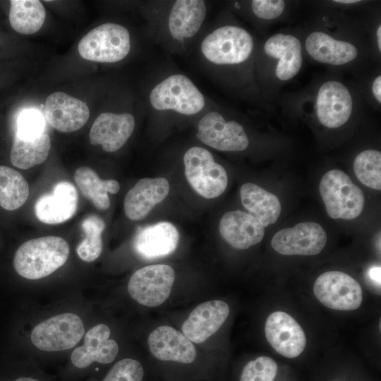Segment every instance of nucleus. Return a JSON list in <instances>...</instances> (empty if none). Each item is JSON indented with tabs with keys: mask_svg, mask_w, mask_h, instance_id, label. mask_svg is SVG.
<instances>
[{
	"mask_svg": "<svg viewBox=\"0 0 381 381\" xmlns=\"http://www.w3.org/2000/svg\"><path fill=\"white\" fill-rule=\"evenodd\" d=\"M369 276L372 281L377 285L380 286V267H375L370 270Z\"/></svg>",
	"mask_w": 381,
	"mask_h": 381,
	"instance_id": "4c0bfd02",
	"label": "nucleus"
},
{
	"mask_svg": "<svg viewBox=\"0 0 381 381\" xmlns=\"http://www.w3.org/2000/svg\"><path fill=\"white\" fill-rule=\"evenodd\" d=\"M306 49L317 61L332 65H342L357 56V49L352 44L335 40L322 32L310 33L306 40Z\"/></svg>",
	"mask_w": 381,
	"mask_h": 381,
	"instance_id": "393cba45",
	"label": "nucleus"
},
{
	"mask_svg": "<svg viewBox=\"0 0 381 381\" xmlns=\"http://www.w3.org/2000/svg\"><path fill=\"white\" fill-rule=\"evenodd\" d=\"M264 51L279 59L275 73L281 80L294 78L302 65L301 45L298 38L291 35L276 34L265 44Z\"/></svg>",
	"mask_w": 381,
	"mask_h": 381,
	"instance_id": "b1692460",
	"label": "nucleus"
},
{
	"mask_svg": "<svg viewBox=\"0 0 381 381\" xmlns=\"http://www.w3.org/2000/svg\"><path fill=\"white\" fill-rule=\"evenodd\" d=\"M179 233L168 222H161L141 229L136 234L133 247L142 258L152 260L170 255L176 249Z\"/></svg>",
	"mask_w": 381,
	"mask_h": 381,
	"instance_id": "4be33fe9",
	"label": "nucleus"
},
{
	"mask_svg": "<svg viewBox=\"0 0 381 381\" xmlns=\"http://www.w3.org/2000/svg\"><path fill=\"white\" fill-rule=\"evenodd\" d=\"M372 90H373L374 97H375L377 101L379 103H380L381 102V76L380 75L377 76L375 79L373 83Z\"/></svg>",
	"mask_w": 381,
	"mask_h": 381,
	"instance_id": "e433bc0d",
	"label": "nucleus"
},
{
	"mask_svg": "<svg viewBox=\"0 0 381 381\" xmlns=\"http://www.w3.org/2000/svg\"><path fill=\"white\" fill-rule=\"evenodd\" d=\"M50 148V138L45 133L32 139L15 135L10 153L11 164L21 169L42 164L47 158Z\"/></svg>",
	"mask_w": 381,
	"mask_h": 381,
	"instance_id": "cd10ccee",
	"label": "nucleus"
},
{
	"mask_svg": "<svg viewBox=\"0 0 381 381\" xmlns=\"http://www.w3.org/2000/svg\"><path fill=\"white\" fill-rule=\"evenodd\" d=\"M85 332L80 318L72 313L51 317L37 325L30 339L32 344L44 351H60L74 347Z\"/></svg>",
	"mask_w": 381,
	"mask_h": 381,
	"instance_id": "0eeeda50",
	"label": "nucleus"
},
{
	"mask_svg": "<svg viewBox=\"0 0 381 381\" xmlns=\"http://www.w3.org/2000/svg\"><path fill=\"white\" fill-rule=\"evenodd\" d=\"M377 46L379 50L381 51V26L380 25L377 30Z\"/></svg>",
	"mask_w": 381,
	"mask_h": 381,
	"instance_id": "58836bf2",
	"label": "nucleus"
},
{
	"mask_svg": "<svg viewBox=\"0 0 381 381\" xmlns=\"http://www.w3.org/2000/svg\"><path fill=\"white\" fill-rule=\"evenodd\" d=\"M277 372V365L271 358L260 356L246 363L239 381H273Z\"/></svg>",
	"mask_w": 381,
	"mask_h": 381,
	"instance_id": "473e14b6",
	"label": "nucleus"
},
{
	"mask_svg": "<svg viewBox=\"0 0 381 381\" xmlns=\"http://www.w3.org/2000/svg\"><path fill=\"white\" fill-rule=\"evenodd\" d=\"M327 241V234L319 224L306 222L277 231L271 246L284 255H315L322 250Z\"/></svg>",
	"mask_w": 381,
	"mask_h": 381,
	"instance_id": "9d476101",
	"label": "nucleus"
},
{
	"mask_svg": "<svg viewBox=\"0 0 381 381\" xmlns=\"http://www.w3.org/2000/svg\"><path fill=\"white\" fill-rule=\"evenodd\" d=\"M150 102L157 110H171L184 115L196 114L205 104L202 92L182 74L171 75L155 85L150 92Z\"/></svg>",
	"mask_w": 381,
	"mask_h": 381,
	"instance_id": "7ed1b4c3",
	"label": "nucleus"
},
{
	"mask_svg": "<svg viewBox=\"0 0 381 381\" xmlns=\"http://www.w3.org/2000/svg\"><path fill=\"white\" fill-rule=\"evenodd\" d=\"M230 313L229 305L220 300L199 304L183 322L182 333L193 343L201 344L224 323Z\"/></svg>",
	"mask_w": 381,
	"mask_h": 381,
	"instance_id": "dca6fc26",
	"label": "nucleus"
},
{
	"mask_svg": "<svg viewBox=\"0 0 381 381\" xmlns=\"http://www.w3.org/2000/svg\"><path fill=\"white\" fill-rule=\"evenodd\" d=\"M70 248L59 236H47L29 240L16 250L13 266L21 277L31 280L45 277L66 262Z\"/></svg>",
	"mask_w": 381,
	"mask_h": 381,
	"instance_id": "f257e3e1",
	"label": "nucleus"
},
{
	"mask_svg": "<svg viewBox=\"0 0 381 381\" xmlns=\"http://www.w3.org/2000/svg\"><path fill=\"white\" fill-rule=\"evenodd\" d=\"M16 126L15 135L22 139H32L44 133V119L36 109H29L21 111L17 119Z\"/></svg>",
	"mask_w": 381,
	"mask_h": 381,
	"instance_id": "f704fd0d",
	"label": "nucleus"
},
{
	"mask_svg": "<svg viewBox=\"0 0 381 381\" xmlns=\"http://www.w3.org/2000/svg\"><path fill=\"white\" fill-rule=\"evenodd\" d=\"M145 371L138 360L126 358L117 361L102 381H143Z\"/></svg>",
	"mask_w": 381,
	"mask_h": 381,
	"instance_id": "72a5a7b5",
	"label": "nucleus"
},
{
	"mask_svg": "<svg viewBox=\"0 0 381 381\" xmlns=\"http://www.w3.org/2000/svg\"><path fill=\"white\" fill-rule=\"evenodd\" d=\"M29 195V186L18 171L0 166V206L9 211L20 207Z\"/></svg>",
	"mask_w": 381,
	"mask_h": 381,
	"instance_id": "c756f323",
	"label": "nucleus"
},
{
	"mask_svg": "<svg viewBox=\"0 0 381 381\" xmlns=\"http://www.w3.org/2000/svg\"><path fill=\"white\" fill-rule=\"evenodd\" d=\"M81 226L85 238L78 246L76 252L81 260L92 262L99 258L102 251V234L105 223L99 216L91 214L83 219Z\"/></svg>",
	"mask_w": 381,
	"mask_h": 381,
	"instance_id": "7c9ffc66",
	"label": "nucleus"
},
{
	"mask_svg": "<svg viewBox=\"0 0 381 381\" xmlns=\"http://www.w3.org/2000/svg\"><path fill=\"white\" fill-rule=\"evenodd\" d=\"M149 349L157 360L183 366H190L196 361L193 343L175 328L162 325L153 329L147 338Z\"/></svg>",
	"mask_w": 381,
	"mask_h": 381,
	"instance_id": "f8f14e48",
	"label": "nucleus"
},
{
	"mask_svg": "<svg viewBox=\"0 0 381 381\" xmlns=\"http://www.w3.org/2000/svg\"><path fill=\"white\" fill-rule=\"evenodd\" d=\"M9 22L16 32L23 35L37 32L42 26L46 11L38 0H11Z\"/></svg>",
	"mask_w": 381,
	"mask_h": 381,
	"instance_id": "c85d7f7f",
	"label": "nucleus"
},
{
	"mask_svg": "<svg viewBox=\"0 0 381 381\" xmlns=\"http://www.w3.org/2000/svg\"><path fill=\"white\" fill-rule=\"evenodd\" d=\"M196 136L219 151H243L249 144L243 126L235 121H226L217 111H210L200 120Z\"/></svg>",
	"mask_w": 381,
	"mask_h": 381,
	"instance_id": "9b49d317",
	"label": "nucleus"
},
{
	"mask_svg": "<svg viewBox=\"0 0 381 381\" xmlns=\"http://www.w3.org/2000/svg\"><path fill=\"white\" fill-rule=\"evenodd\" d=\"M219 230L229 245L239 250L260 243L265 235L262 224L254 216L241 210L225 213L220 219Z\"/></svg>",
	"mask_w": 381,
	"mask_h": 381,
	"instance_id": "aec40b11",
	"label": "nucleus"
},
{
	"mask_svg": "<svg viewBox=\"0 0 381 381\" xmlns=\"http://www.w3.org/2000/svg\"><path fill=\"white\" fill-rule=\"evenodd\" d=\"M175 280L174 269L164 264L151 265L136 270L128 283L131 297L139 304L157 307L169 297Z\"/></svg>",
	"mask_w": 381,
	"mask_h": 381,
	"instance_id": "6e6552de",
	"label": "nucleus"
},
{
	"mask_svg": "<svg viewBox=\"0 0 381 381\" xmlns=\"http://www.w3.org/2000/svg\"><path fill=\"white\" fill-rule=\"evenodd\" d=\"M334 1L340 3V4H355V3L359 2L360 1L358 0H337Z\"/></svg>",
	"mask_w": 381,
	"mask_h": 381,
	"instance_id": "a19ab883",
	"label": "nucleus"
},
{
	"mask_svg": "<svg viewBox=\"0 0 381 381\" xmlns=\"http://www.w3.org/2000/svg\"><path fill=\"white\" fill-rule=\"evenodd\" d=\"M78 193L70 182L56 183L50 193L40 196L35 205L37 218L45 224H56L71 219L77 210Z\"/></svg>",
	"mask_w": 381,
	"mask_h": 381,
	"instance_id": "6ab92c4d",
	"label": "nucleus"
},
{
	"mask_svg": "<svg viewBox=\"0 0 381 381\" xmlns=\"http://www.w3.org/2000/svg\"><path fill=\"white\" fill-rule=\"evenodd\" d=\"M353 107L352 97L341 83L329 80L319 89L316 112L320 122L327 128H339L350 118Z\"/></svg>",
	"mask_w": 381,
	"mask_h": 381,
	"instance_id": "2eb2a0df",
	"label": "nucleus"
},
{
	"mask_svg": "<svg viewBox=\"0 0 381 381\" xmlns=\"http://www.w3.org/2000/svg\"><path fill=\"white\" fill-rule=\"evenodd\" d=\"M353 171L358 179L365 186L381 189V153L366 150L359 153L353 162Z\"/></svg>",
	"mask_w": 381,
	"mask_h": 381,
	"instance_id": "2f4dec72",
	"label": "nucleus"
},
{
	"mask_svg": "<svg viewBox=\"0 0 381 381\" xmlns=\"http://www.w3.org/2000/svg\"><path fill=\"white\" fill-rule=\"evenodd\" d=\"M169 192L168 181L163 177L139 180L127 193L124 212L133 221L145 218L152 208L164 200Z\"/></svg>",
	"mask_w": 381,
	"mask_h": 381,
	"instance_id": "412c9836",
	"label": "nucleus"
},
{
	"mask_svg": "<svg viewBox=\"0 0 381 381\" xmlns=\"http://www.w3.org/2000/svg\"><path fill=\"white\" fill-rule=\"evenodd\" d=\"M205 58L219 65L238 64L246 61L253 49V39L245 29L233 25L220 27L202 40Z\"/></svg>",
	"mask_w": 381,
	"mask_h": 381,
	"instance_id": "423d86ee",
	"label": "nucleus"
},
{
	"mask_svg": "<svg viewBox=\"0 0 381 381\" xmlns=\"http://www.w3.org/2000/svg\"><path fill=\"white\" fill-rule=\"evenodd\" d=\"M206 13L207 7L204 1H176L168 18L170 35L180 42L193 37L200 29Z\"/></svg>",
	"mask_w": 381,
	"mask_h": 381,
	"instance_id": "5701e85b",
	"label": "nucleus"
},
{
	"mask_svg": "<svg viewBox=\"0 0 381 381\" xmlns=\"http://www.w3.org/2000/svg\"><path fill=\"white\" fill-rule=\"evenodd\" d=\"M128 30L121 25H100L85 35L78 49L85 59L101 63H114L124 59L130 52Z\"/></svg>",
	"mask_w": 381,
	"mask_h": 381,
	"instance_id": "20e7f679",
	"label": "nucleus"
},
{
	"mask_svg": "<svg viewBox=\"0 0 381 381\" xmlns=\"http://www.w3.org/2000/svg\"><path fill=\"white\" fill-rule=\"evenodd\" d=\"M111 331L104 324H98L90 329L84 337V344L75 348L71 356L74 366L84 369L93 363L107 365L112 363L118 353L116 341L109 339Z\"/></svg>",
	"mask_w": 381,
	"mask_h": 381,
	"instance_id": "f3484780",
	"label": "nucleus"
},
{
	"mask_svg": "<svg viewBox=\"0 0 381 381\" xmlns=\"http://www.w3.org/2000/svg\"><path fill=\"white\" fill-rule=\"evenodd\" d=\"M44 113L50 126L64 133L80 129L90 116L86 103L63 92H55L47 97Z\"/></svg>",
	"mask_w": 381,
	"mask_h": 381,
	"instance_id": "4468645a",
	"label": "nucleus"
},
{
	"mask_svg": "<svg viewBox=\"0 0 381 381\" xmlns=\"http://www.w3.org/2000/svg\"><path fill=\"white\" fill-rule=\"evenodd\" d=\"M74 179L83 195L101 210H105L110 206L108 193L115 194L120 189L117 181L102 180L93 169L87 167L77 169Z\"/></svg>",
	"mask_w": 381,
	"mask_h": 381,
	"instance_id": "bb28decb",
	"label": "nucleus"
},
{
	"mask_svg": "<svg viewBox=\"0 0 381 381\" xmlns=\"http://www.w3.org/2000/svg\"><path fill=\"white\" fill-rule=\"evenodd\" d=\"M14 381H40L39 380H37L33 377H22L16 379Z\"/></svg>",
	"mask_w": 381,
	"mask_h": 381,
	"instance_id": "ea45409f",
	"label": "nucleus"
},
{
	"mask_svg": "<svg viewBox=\"0 0 381 381\" xmlns=\"http://www.w3.org/2000/svg\"><path fill=\"white\" fill-rule=\"evenodd\" d=\"M135 123L134 116L128 113H102L91 127L90 143L101 145L105 152H115L127 142L134 131Z\"/></svg>",
	"mask_w": 381,
	"mask_h": 381,
	"instance_id": "a211bd4d",
	"label": "nucleus"
},
{
	"mask_svg": "<svg viewBox=\"0 0 381 381\" xmlns=\"http://www.w3.org/2000/svg\"><path fill=\"white\" fill-rule=\"evenodd\" d=\"M183 164L189 184L200 195L212 199L226 190V171L205 148L195 146L188 149L184 154Z\"/></svg>",
	"mask_w": 381,
	"mask_h": 381,
	"instance_id": "39448f33",
	"label": "nucleus"
},
{
	"mask_svg": "<svg viewBox=\"0 0 381 381\" xmlns=\"http://www.w3.org/2000/svg\"><path fill=\"white\" fill-rule=\"evenodd\" d=\"M319 189L331 218L351 220L363 212V193L344 171L332 169L325 173L320 180Z\"/></svg>",
	"mask_w": 381,
	"mask_h": 381,
	"instance_id": "f03ea898",
	"label": "nucleus"
},
{
	"mask_svg": "<svg viewBox=\"0 0 381 381\" xmlns=\"http://www.w3.org/2000/svg\"><path fill=\"white\" fill-rule=\"evenodd\" d=\"M240 195L243 205L264 227L277 222L282 211L277 195L252 183L242 185Z\"/></svg>",
	"mask_w": 381,
	"mask_h": 381,
	"instance_id": "a878e982",
	"label": "nucleus"
},
{
	"mask_svg": "<svg viewBox=\"0 0 381 381\" xmlns=\"http://www.w3.org/2000/svg\"><path fill=\"white\" fill-rule=\"evenodd\" d=\"M265 332L267 341L280 355L293 358L305 349L306 337L297 321L282 311H275L266 320Z\"/></svg>",
	"mask_w": 381,
	"mask_h": 381,
	"instance_id": "ddd939ff",
	"label": "nucleus"
},
{
	"mask_svg": "<svg viewBox=\"0 0 381 381\" xmlns=\"http://www.w3.org/2000/svg\"><path fill=\"white\" fill-rule=\"evenodd\" d=\"M316 298L333 310H353L363 301L360 284L350 275L340 271H328L320 274L313 285Z\"/></svg>",
	"mask_w": 381,
	"mask_h": 381,
	"instance_id": "1a4fd4ad",
	"label": "nucleus"
},
{
	"mask_svg": "<svg viewBox=\"0 0 381 381\" xmlns=\"http://www.w3.org/2000/svg\"><path fill=\"white\" fill-rule=\"evenodd\" d=\"M251 6L256 16L262 19L271 20L282 13L284 2L282 0H254Z\"/></svg>",
	"mask_w": 381,
	"mask_h": 381,
	"instance_id": "c9c22d12",
	"label": "nucleus"
}]
</instances>
